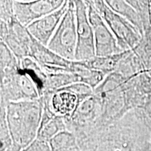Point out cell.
Here are the masks:
<instances>
[{"mask_svg": "<svg viewBox=\"0 0 151 151\" xmlns=\"http://www.w3.org/2000/svg\"><path fill=\"white\" fill-rule=\"evenodd\" d=\"M69 70L78 77L81 83L88 85L93 90L99 86L106 76L101 71L90 69L83 62L72 61Z\"/></svg>", "mask_w": 151, "mask_h": 151, "instance_id": "obj_13", "label": "cell"}, {"mask_svg": "<svg viewBox=\"0 0 151 151\" xmlns=\"http://www.w3.org/2000/svg\"><path fill=\"white\" fill-rule=\"evenodd\" d=\"M64 0L14 1V11L16 20L25 27L36 20L61 8Z\"/></svg>", "mask_w": 151, "mask_h": 151, "instance_id": "obj_8", "label": "cell"}, {"mask_svg": "<svg viewBox=\"0 0 151 151\" xmlns=\"http://www.w3.org/2000/svg\"><path fill=\"white\" fill-rule=\"evenodd\" d=\"M69 1H66L61 8L30 24L27 29L34 39L44 46H48L55 32L65 16Z\"/></svg>", "mask_w": 151, "mask_h": 151, "instance_id": "obj_9", "label": "cell"}, {"mask_svg": "<svg viewBox=\"0 0 151 151\" xmlns=\"http://www.w3.org/2000/svg\"><path fill=\"white\" fill-rule=\"evenodd\" d=\"M123 55L124 52H122L120 53L109 56H95L92 59L83 62L90 69L101 71L107 76L116 71L119 62L122 59Z\"/></svg>", "mask_w": 151, "mask_h": 151, "instance_id": "obj_15", "label": "cell"}, {"mask_svg": "<svg viewBox=\"0 0 151 151\" xmlns=\"http://www.w3.org/2000/svg\"><path fill=\"white\" fill-rule=\"evenodd\" d=\"M21 151H52L50 144L46 141L36 139L29 146L22 149Z\"/></svg>", "mask_w": 151, "mask_h": 151, "instance_id": "obj_20", "label": "cell"}, {"mask_svg": "<svg viewBox=\"0 0 151 151\" xmlns=\"http://www.w3.org/2000/svg\"><path fill=\"white\" fill-rule=\"evenodd\" d=\"M0 103L35 100L41 97L35 79L20 65L0 71Z\"/></svg>", "mask_w": 151, "mask_h": 151, "instance_id": "obj_2", "label": "cell"}, {"mask_svg": "<svg viewBox=\"0 0 151 151\" xmlns=\"http://www.w3.org/2000/svg\"><path fill=\"white\" fill-rule=\"evenodd\" d=\"M29 57L41 67L62 68L69 70L72 62V61H69L58 55L48 48V46L41 44L34 39L32 36L30 45Z\"/></svg>", "mask_w": 151, "mask_h": 151, "instance_id": "obj_11", "label": "cell"}, {"mask_svg": "<svg viewBox=\"0 0 151 151\" xmlns=\"http://www.w3.org/2000/svg\"><path fill=\"white\" fill-rule=\"evenodd\" d=\"M76 18L77 46L75 60L88 61L96 56L93 29L88 17L86 1H74Z\"/></svg>", "mask_w": 151, "mask_h": 151, "instance_id": "obj_4", "label": "cell"}, {"mask_svg": "<svg viewBox=\"0 0 151 151\" xmlns=\"http://www.w3.org/2000/svg\"><path fill=\"white\" fill-rule=\"evenodd\" d=\"M105 1L114 12L122 16L128 21L132 22L134 25H137L139 23L134 10L126 1H110V0H106Z\"/></svg>", "mask_w": 151, "mask_h": 151, "instance_id": "obj_18", "label": "cell"}, {"mask_svg": "<svg viewBox=\"0 0 151 151\" xmlns=\"http://www.w3.org/2000/svg\"><path fill=\"white\" fill-rule=\"evenodd\" d=\"M43 113L37 139L49 143L60 132L65 131L67 129L65 118L55 115L43 99Z\"/></svg>", "mask_w": 151, "mask_h": 151, "instance_id": "obj_12", "label": "cell"}, {"mask_svg": "<svg viewBox=\"0 0 151 151\" xmlns=\"http://www.w3.org/2000/svg\"><path fill=\"white\" fill-rule=\"evenodd\" d=\"M76 46V18L74 1H69L65 16L47 46L64 59L74 61Z\"/></svg>", "mask_w": 151, "mask_h": 151, "instance_id": "obj_3", "label": "cell"}, {"mask_svg": "<svg viewBox=\"0 0 151 151\" xmlns=\"http://www.w3.org/2000/svg\"><path fill=\"white\" fill-rule=\"evenodd\" d=\"M86 2L89 20L93 29L96 56H109L122 52L116 37L94 6L92 1H86Z\"/></svg>", "mask_w": 151, "mask_h": 151, "instance_id": "obj_6", "label": "cell"}, {"mask_svg": "<svg viewBox=\"0 0 151 151\" xmlns=\"http://www.w3.org/2000/svg\"><path fill=\"white\" fill-rule=\"evenodd\" d=\"M0 37L19 61L29 57L32 36L16 18L9 23L0 21Z\"/></svg>", "mask_w": 151, "mask_h": 151, "instance_id": "obj_7", "label": "cell"}, {"mask_svg": "<svg viewBox=\"0 0 151 151\" xmlns=\"http://www.w3.org/2000/svg\"><path fill=\"white\" fill-rule=\"evenodd\" d=\"M41 97L48 104L55 115L65 119L70 118L82 102L76 94L66 89L45 92Z\"/></svg>", "mask_w": 151, "mask_h": 151, "instance_id": "obj_10", "label": "cell"}, {"mask_svg": "<svg viewBox=\"0 0 151 151\" xmlns=\"http://www.w3.org/2000/svg\"><path fill=\"white\" fill-rule=\"evenodd\" d=\"M52 151H81L74 134L69 130L60 132L49 141Z\"/></svg>", "mask_w": 151, "mask_h": 151, "instance_id": "obj_16", "label": "cell"}, {"mask_svg": "<svg viewBox=\"0 0 151 151\" xmlns=\"http://www.w3.org/2000/svg\"><path fill=\"white\" fill-rule=\"evenodd\" d=\"M94 6L116 37L122 50L132 48L138 41V36L127 20L114 12L105 1H92Z\"/></svg>", "mask_w": 151, "mask_h": 151, "instance_id": "obj_5", "label": "cell"}, {"mask_svg": "<svg viewBox=\"0 0 151 151\" xmlns=\"http://www.w3.org/2000/svg\"><path fill=\"white\" fill-rule=\"evenodd\" d=\"M21 150H22L21 148H20L19 147L14 144L10 148H9L8 150H6V151H21Z\"/></svg>", "mask_w": 151, "mask_h": 151, "instance_id": "obj_21", "label": "cell"}, {"mask_svg": "<svg viewBox=\"0 0 151 151\" xmlns=\"http://www.w3.org/2000/svg\"><path fill=\"white\" fill-rule=\"evenodd\" d=\"M43 113L42 97L6 105L7 122L14 145L22 150L37 139Z\"/></svg>", "mask_w": 151, "mask_h": 151, "instance_id": "obj_1", "label": "cell"}, {"mask_svg": "<svg viewBox=\"0 0 151 151\" xmlns=\"http://www.w3.org/2000/svg\"><path fill=\"white\" fill-rule=\"evenodd\" d=\"M0 151H6L14 145L7 122L6 106L0 104Z\"/></svg>", "mask_w": 151, "mask_h": 151, "instance_id": "obj_17", "label": "cell"}, {"mask_svg": "<svg viewBox=\"0 0 151 151\" xmlns=\"http://www.w3.org/2000/svg\"><path fill=\"white\" fill-rule=\"evenodd\" d=\"M45 92H54L75 83L80 82L76 76L68 71L46 73Z\"/></svg>", "mask_w": 151, "mask_h": 151, "instance_id": "obj_14", "label": "cell"}, {"mask_svg": "<svg viewBox=\"0 0 151 151\" xmlns=\"http://www.w3.org/2000/svg\"><path fill=\"white\" fill-rule=\"evenodd\" d=\"M0 21L9 23L16 19L14 11V1H0Z\"/></svg>", "mask_w": 151, "mask_h": 151, "instance_id": "obj_19", "label": "cell"}]
</instances>
